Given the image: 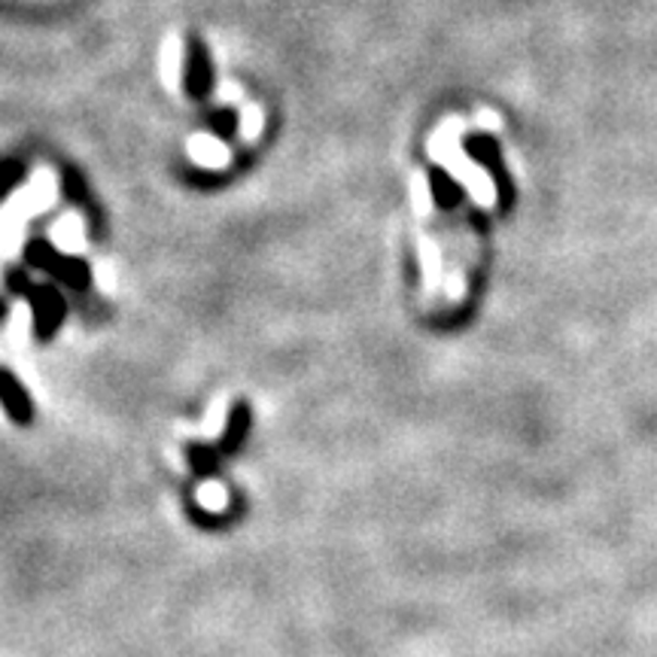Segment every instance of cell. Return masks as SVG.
Listing matches in <instances>:
<instances>
[{
	"mask_svg": "<svg viewBox=\"0 0 657 657\" xmlns=\"http://www.w3.org/2000/svg\"><path fill=\"white\" fill-rule=\"evenodd\" d=\"M466 149L472 159H478L484 165V168H490L494 171V177H497L499 190H502V202L509 205V183H506V174H502V159H499V149L494 141H487V137H469L466 141Z\"/></svg>",
	"mask_w": 657,
	"mask_h": 657,
	"instance_id": "6da1fadb",
	"label": "cell"
},
{
	"mask_svg": "<svg viewBox=\"0 0 657 657\" xmlns=\"http://www.w3.org/2000/svg\"><path fill=\"white\" fill-rule=\"evenodd\" d=\"M186 86L195 98L207 95L210 88V61H207L205 44L202 40H192L190 44V61H186Z\"/></svg>",
	"mask_w": 657,
	"mask_h": 657,
	"instance_id": "7a4b0ae2",
	"label": "cell"
},
{
	"mask_svg": "<svg viewBox=\"0 0 657 657\" xmlns=\"http://www.w3.org/2000/svg\"><path fill=\"white\" fill-rule=\"evenodd\" d=\"M37 314H40V336L52 332L59 326L61 314H64V302L59 292L37 290Z\"/></svg>",
	"mask_w": 657,
	"mask_h": 657,
	"instance_id": "3957f363",
	"label": "cell"
},
{
	"mask_svg": "<svg viewBox=\"0 0 657 657\" xmlns=\"http://www.w3.org/2000/svg\"><path fill=\"white\" fill-rule=\"evenodd\" d=\"M433 190H436V202L441 207H453L457 205V198H460V190H457V183H453L451 177L436 171L433 174Z\"/></svg>",
	"mask_w": 657,
	"mask_h": 657,
	"instance_id": "277c9868",
	"label": "cell"
},
{
	"mask_svg": "<svg viewBox=\"0 0 657 657\" xmlns=\"http://www.w3.org/2000/svg\"><path fill=\"white\" fill-rule=\"evenodd\" d=\"M3 396H7V405H10V411H13L19 421H28V405H22V399H19V387H15V380L7 375V390H3Z\"/></svg>",
	"mask_w": 657,
	"mask_h": 657,
	"instance_id": "5b68a950",
	"label": "cell"
}]
</instances>
